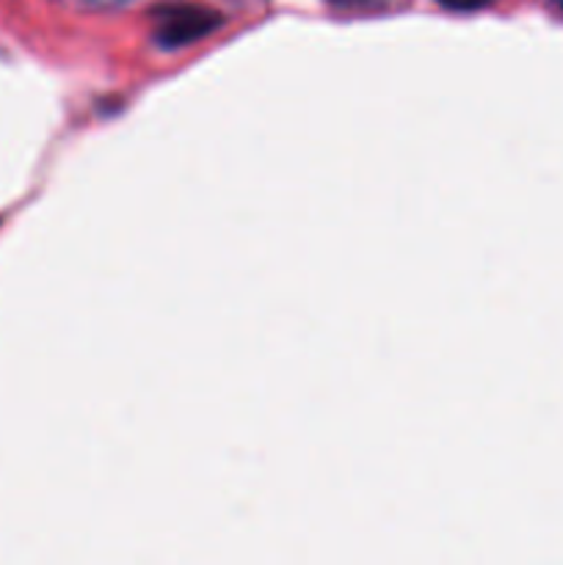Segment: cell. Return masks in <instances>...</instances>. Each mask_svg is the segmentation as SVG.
Instances as JSON below:
<instances>
[{
	"mask_svg": "<svg viewBox=\"0 0 563 565\" xmlns=\"http://www.w3.org/2000/svg\"><path fill=\"white\" fill-rule=\"evenodd\" d=\"M221 25V17L202 6H171L160 14L155 42L163 50H180L199 42Z\"/></svg>",
	"mask_w": 563,
	"mask_h": 565,
	"instance_id": "obj_1",
	"label": "cell"
},
{
	"mask_svg": "<svg viewBox=\"0 0 563 565\" xmlns=\"http://www.w3.org/2000/svg\"><path fill=\"white\" fill-rule=\"evenodd\" d=\"M439 3L450 11H478L486 9L491 0H439Z\"/></svg>",
	"mask_w": 563,
	"mask_h": 565,
	"instance_id": "obj_2",
	"label": "cell"
},
{
	"mask_svg": "<svg viewBox=\"0 0 563 565\" xmlns=\"http://www.w3.org/2000/svg\"><path fill=\"white\" fill-rule=\"evenodd\" d=\"M557 3H561V9H563V0H557Z\"/></svg>",
	"mask_w": 563,
	"mask_h": 565,
	"instance_id": "obj_3",
	"label": "cell"
}]
</instances>
